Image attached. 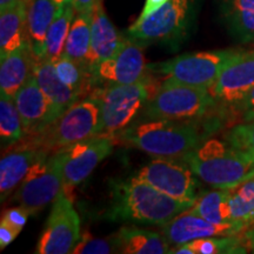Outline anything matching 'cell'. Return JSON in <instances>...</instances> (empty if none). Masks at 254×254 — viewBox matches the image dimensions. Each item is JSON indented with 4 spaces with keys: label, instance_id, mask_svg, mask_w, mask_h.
<instances>
[{
    "label": "cell",
    "instance_id": "6da1fadb",
    "mask_svg": "<svg viewBox=\"0 0 254 254\" xmlns=\"http://www.w3.org/2000/svg\"><path fill=\"white\" fill-rule=\"evenodd\" d=\"M192 206L171 198L136 176L111 183V220L164 226Z\"/></svg>",
    "mask_w": 254,
    "mask_h": 254
},
{
    "label": "cell",
    "instance_id": "7a4b0ae2",
    "mask_svg": "<svg viewBox=\"0 0 254 254\" xmlns=\"http://www.w3.org/2000/svg\"><path fill=\"white\" fill-rule=\"evenodd\" d=\"M116 136L126 146L154 158H182L204 141L195 120H138Z\"/></svg>",
    "mask_w": 254,
    "mask_h": 254
},
{
    "label": "cell",
    "instance_id": "3957f363",
    "mask_svg": "<svg viewBox=\"0 0 254 254\" xmlns=\"http://www.w3.org/2000/svg\"><path fill=\"white\" fill-rule=\"evenodd\" d=\"M180 159L213 189H232L254 177V155L219 139H208Z\"/></svg>",
    "mask_w": 254,
    "mask_h": 254
},
{
    "label": "cell",
    "instance_id": "277c9868",
    "mask_svg": "<svg viewBox=\"0 0 254 254\" xmlns=\"http://www.w3.org/2000/svg\"><path fill=\"white\" fill-rule=\"evenodd\" d=\"M151 73L141 80L126 85H113L94 88L100 104V123L98 135L116 136L131 125L141 112L159 85Z\"/></svg>",
    "mask_w": 254,
    "mask_h": 254
},
{
    "label": "cell",
    "instance_id": "5b68a950",
    "mask_svg": "<svg viewBox=\"0 0 254 254\" xmlns=\"http://www.w3.org/2000/svg\"><path fill=\"white\" fill-rule=\"evenodd\" d=\"M215 105L217 100L206 88L165 79L146 103L139 120H196L206 116Z\"/></svg>",
    "mask_w": 254,
    "mask_h": 254
},
{
    "label": "cell",
    "instance_id": "8992f818",
    "mask_svg": "<svg viewBox=\"0 0 254 254\" xmlns=\"http://www.w3.org/2000/svg\"><path fill=\"white\" fill-rule=\"evenodd\" d=\"M100 123V104L93 92L79 100L40 133L25 147H40L50 152L62 150L91 136L98 135Z\"/></svg>",
    "mask_w": 254,
    "mask_h": 254
},
{
    "label": "cell",
    "instance_id": "52a82bcc",
    "mask_svg": "<svg viewBox=\"0 0 254 254\" xmlns=\"http://www.w3.org/2000/svg\"><path fill=\"white\" fill-rule=\"evenodd\" d=\"M240 51L228 49L185 53L167 62L147 64V71L151 74L164 75L166 80L209 90Z\"/></svg>",
    "mask_w": 254,
    "mask_h": 254
},
{
    "label": "cell",
    "instance_id": "ba28073f",
    "mask_svg": "<svg viewBox=\"0 0 254 254\" xmlns=\"http://www.w3.org/2000/svg\"><path fill=\"white\" fill-rule=\"evenodd\" d=\"M195 5V0H168L144 20H135L127 30V38L142 49L152 44L174 45L189 33Z\"/></svg>",
    "mask_w": 254,
    "mask_h": 254
},
{
    "label": "cell",
    "instance_id": "9c48e42d",
    "mask_svg": "<svg viewBox=\"0 0 254 254\" xmlns=\"http://www.w3.org/2000/svg\"><path fill=\"white\" fill-rule=\"evenodd\" d=\"M63 152H50L37 161L20 184L15 200L28 214H36L63 190Z\"/></svg>",
    "mask_w": 254,
    "mask_h": 254
},
{
    "label": "cell",
    "instance_id": "30bf717a",
    "mask_svg": "<svg viewBox=\"0 0 254 254\" xmlns=\"http://www.w3.org/2000/svg\"><path fill=\"white\" fill-rule=\"evenodd\" d=\"M136 177L160 192L194 205L199 194V178L180 158H155Z\"/></svg>",
    "mask_w": 254,
    "mask_h": 254
},
{
    "label": "cell",
    "instance_id": "8fae6325",
    "mask_svg": "<svg viewBox=\"0 0 254 254\" xmlns=\"http://www.w3.org/2000/svg\"><path fill=\"white\" fill-rule=\"evenodd\" d=\"M80 238V218L69 196L62 190L53 201L51 213L37 244L36 253H71Z\"/></svg>",
    "mask_w": 254,
    "mask_h": 254
},
{
    "label": "cell",
    "instance_id": "7c38bea8",
    "mask_svg": "<svg viewBox=\"0 0 254 254\" xmlns=\"http://www.w3.org/2000/svg\"><path fill=\"white\" fill-rule=\"evenodd\" d=\"M113 136L94 135L67 147L63 152V190L69 196L78 185L90 177L94 168L112 153Z\"/></svg>",
    "mask_w": 254,
    "mask_h": 254
},
{
    "label": "cell",
    "instance_id": "4fadbf2b",
    "mask_svg": "<svg viewBox=\"0 0 254 254\" xmlns=\"http://www.w3.org/2000/svg\"><path fill=\"white\" fill-rule=\"evenodd\" d=\"M148 74L142 47L128 38H124L122 46L110 59L98 66L92 74L94 87L133 84Z\"/></svg>",
    "mask_w": 254,
    "mask_h": 254
},
{
    "label": "cell",
    "instance_id": "5bb4252c",
    "mask_svg": "<svg viewBox=\"0 0 254 254\" xmlns=\"http://www.w3.org/2000/svg\"><path fill=\"white\" fill-rule=\"evenodd\" d=\"M254 87V51H240L222 69L209 92L217 103H239Z\"/></svg>",
    "mask_w": 254,
    "mask_h": 254
},
{
    "label": "cell",
    "instance_id": "9a60e30c",
    "mask_svg": "<svg viewBox=\"0 0 254 254\" xmlns=\"http://www.w3.org/2000/svg\"><path fill=\"white\" fill-rule=\"evenodd\" d=\"M161 233L171 246H179L196 239L239 234L233 224H213L187 209L161 226Z\"/></svg>",
    "mask_w": 254,
    "mask_h": 254
},
{
    "label": "cell",
    "instance_id": "2e32d148",
    "mask_svg": "<svg viewBox=\"0 0 254 254\" xmlns=\"http://www.w3.org/2000/svg\"><path fill=\"white\" fill-rule=\"evenodd\" d=\"M13 99L26 134H37L49 126L51 106L33 72Z\"/></svg>",
    "mask_w": 254,
    "mask_h": 254
},
{
    "label": "cell",
    "instance_id": "e0dca14e",
    "mask_svg": "<svg viewBox=\"0 0 254 254\" xmlns=\"http://www.w3.org/2000/svg\"><path fill=\"white\" fill-rule=\"evenodd\" d=\"M33 73L38 84L49 99L51 111L49 117V126L56 122L59 117L72 107L81 97L65 82H63L57 74L56 67L52 62L45 59H37L33 66Z\"/></svg>",
    "mask_w": 254,
    "mask_h": 254
},
{
    "label": "cell",
    "instance_id": "ac0fdd59",
    "mask_svg": "<svg viewBox=\"0 0 254 254\" xmlns=\"http://www.w3.org/2000/svg\"><path fill=\"white\" fill-rule=\"evenodd\" d=\"M123 40L124 37L105 13L103 0H98L92 14L91 49L87 56V66L92 74L101 63L116 55Z\"/></svg>",
    "mask_w": 254,
    "mask_h": 254
},
{
    "label": "cell",
    "instance_id": "d6986e66",
    "mask_svg": "<svg viewBox=\"0 0 254 254\" xmlns=\"http://www.w3.org/2000/svg\"><path fill=\"white\" fill-rule=\"evenodd\" d=\"M50 151L40 147H17L0 161V196L5 201L24 180L30 168Z\"/></svg>",
    "mask_w": 254,
    "mask_h": 254
},
{
    "label": "cell",
    "instance_id": "ffe728a7",
    "mask_svg": "<svg viewBox=\"0 0 254 254\" xmlns=\"http://www.w3.org/2000/svg\"><path fill=\"white\" fill-rule=\"evenodd\" d=\"M221 21L237 41H254V0H217Z\"/></svg>",
    "mask_w": 254,
    "mask_h": 254
},
{
    "label": "cell",
    "instance_id": "44dd1931",
    "mask_svg": "<svg viewBox=\"0 0 254 254\" xmlns=\"http://www.w3.org/2000/svg\"><path fill=\"white\" fill-rule=\"evenodd\" d=\"M34 63L36 56L30 43L2 58L0 63V93L14 98L33 72Z\"/></svg>",
    "mask_w": 254,
    "mask_h": 254
},
{
    "label": "cell",
    "instance_id": "7402d4cb",
    "mask_svg": "<svg viewBox=\"0 0 254 254\" xmlns=\"http://www.w3.org/2000/svg\"><path fill=\"white\" fill-rule=\"evenodd\" d=\"M26 43H30L27 34V0H20L0 13V59Z\"/></svg>",
    "mask_w": 254,
    "mask_h": 254
},
{
    "label": "cell",
    "instance_id": "603a6c76",
    "mask_svg": "<svg viewBox=\"0 0 254 254\" xmlns=\"http://www.w3.org/2000/svg\"><path fill=\"white\" fill-rule=\"evenodd\" d=\"M57 13L53 0H27V34L37 59L45 56L46 37Z\"/></svg>",
    "mask_w": 254,
    "mask_h": 254
},
{
    "label": "cell",
    "instance_id": "cb8c5ba5",
    "mask_svg": "<svg viewBox=\"0 0 254 254\" xmlns=\"http://www.w3.org/2000/svg\"><path fill=\"white\" fill-rule=\"evenodd\" d=\"M120 253L125 254H164L170 253L171 245L163 233L142 230L134 226H125L118 232Z\"/></svg>",
    "mask_w": 254,
    "mask_h": 254
},
{
    "label": "cell",
    "instance_id": "d4e9b609",
    "mask_svg": "<svg viewBox=\"0 0 254 254\" xmlns=\"http://www.w3.org/2000/svg\"><path fill=\"white\" fill-rule=\"evenodd\" d=\"M231 222L243 232L254 225V177L228 189Z\"/></svg>",
    "mask_w": 254,
    "mask_h": 254
},
{
    "label": "cell",
    "instance_id": "484cf974",
    "mask_svg": "<svg viewBox=\"0 0 254 254\" xmlns=\"http://www.w3.org/2000/svg\"><path fill=\"white\" fill-rule=\"evenodd\" d=\"M75 13L77 12H75L73 0H69L62 7L57 8L56 17L47 32L45 56L43 59L53 63L64 55L66 40H67L69 28H71Z\"/></svg>",
    "mask_w": 254,
    "mask_h": 254
},
{
    "label": "cell",
    "instance_id": "4316f807",
    "mask_svg": "<svg viewBox=\"0 0 254 254\" xmlns=\"http://www.w3.org/2000/svg\"><path fill=\"white\" fill-rule=\"evenodd\" d=\"M92 14L93 12L75 13L64 50V55L86 66L87 56L91 49Z\"/></svg>",
    "mask_w": 254,
    "mask_h": 254
},
{
    "label": "cell",
    "instance_id": "83f0119b",
    "mask_svg": "<svg viewBox=\"0 0 254 254\" xmlns=\"http://www.w3.org/2000/svg\"><path fill=\"white\" fill-rule=\"evenodd\" d=\"M190 211L213 224H232L228 190L215 189L200 195Z\"/></svg>",
    "mask_w": 254,
    "mask_h": 254
},
{
    "label": "cell",
    "instance_id": "f1b7e54d",
    "mask_svg": "<svg viewBox=\"0 0 254 254\" xmlns=\"http://www.w3.org/2000/svg\"><path fill=\"white\" fill-rule=\"evenodd\" d=\"M57 74L68 87L82 98L88 94L94 87L93 78L90 68L84 64L73 60L66 55L60 56L56 62H53Z\"/></svg>",
    "mask_w": 254,
    "mask_h": 254
},
{
    "label": "cell",
    "instance_id": "f546056e",
    "mask_svg": "<svg viewBox=\"0 0 254 254\" xmlns=\"http://www.w3.org/2000/svg\"><path fill=\"white\" fill-rule=\"evenodd\" d=\"M241 239L236 236L211 237L196 239L170 250L174 254H220V253H244Z\"/></svg>",
    "mask_w": 254,
    "mask_h": 254
},
{
    "label": "cell",
    "instance_id": "4dcf8cb0",
    "mask_svg": "<svg viewBox=\"0 0 254 254\" xmlns=\"http://www.w3.org/2000/svg\"><path fill=\"white\" fill-rule=\"evenodd\" d=\"M26 135L14 99L0 93V138L2 146L15 145Z\"/></svg>",
    "mask_w": 254,
    "mask_h": 254
},
{
    "label": "cell",
    "instance_id": "1f68e13d",
    "mask_svg": "<svg viewBox=\"0 0 254 254\" xmlns=\"http://www.w3.org/2000/svg\"><path fill=\"white\" fill-rule=\"evenodd\" d=\"M122 246L118 234H114L110 238H93L88 234H84L78 241L73 254H107V253H120Z\"/></svg>",
    "mask_w": 254,
    "mask_h": 254
},
{
    "label": "cell",
    "instance_id": "d6a6232c",
    "mask_svg": "<svg viewBox=\"0 0 254 254\" xmlns=\"http://www.w3.org/2000/svg\"><path fill=\"white\" fill-rule=\"evenodd\" d=\"M224 140L237 150L254 155V120L232 126L225 133Z\"/></svg>",
    "mask_w": 254,
    "mask_h": 254
},
{
    "label": "cell",
    "instance_id": "836d02e7",
    "mask_svg": "<svg viewBox=\"0 0 254 254\" xmlns=\"http://www.w3.org/2000/svg\"><path fill=\"white\" fill-rule=\"evenodd\" d=\"M28 212L21 206H17V207H12L5 211L1 215V220L7 222L12 227H14L18 232H21L25 225H26Z\"/></svg>",
    "mask_w": 254,
    "mask_h": 254
},
{
    "label": "cell",
    "instance_id": "e575fe53",
    "mask_svg": "<svg viewBox=\"0 0 254 254\" xmlns=\"http://www.w3.org/2000/svg\"><path fill=\"white\" fill-rule=\"evenodd\" d=\"M232 107L240 117V123L254 120V87L243 100Z\"/></svg>",
    "mask_w": 254,
    "mask_h": 254
},
{
    "label": "cell",
    "instance_id": "d590c367",
    "mask_svg": "<svg viewBox=\"0 0 254 254\" xmlns=\"http://www.w3.org/2000/svg\"><path fill=\"white\" fill-rule=\"evenodd\" d=\"M19 233L20 232H18L14 227L1 220L0 222V249L5 250V247H7Z\"/></svg>",
    "mask_w": 254,
    "mask_h": 254
},
{
    "label": "cell",
    "instance_id": "8d00e7d4",
    "mask_svg": "<svg viewBox=\"0 0 254 254\" xmlns=\"http://www.w3.org/2000/svg\"><path fill=\"white\" fill-rule=\"evenodd\" d=\"M168 0H145V5L142 7V11L139 18L136 19V21L144 20L145 18H147L148 15L154 13L155 11H158L159 8L163 7V6L166 4Z\"/></svg>",
    "mask_w": 254,
    "mask_h": 254
},
{
    "label": "cell",
    "instance_id": "74e56055",
    "mask_svg": "<svg viewBox=\"0 0 254 254\" xmlns=\"http://www.w3.org/2000/svg\"><path fill=\"white\" fill-rule=\"evenodd\" d=\"M97 1L98 0H73V4L75 12L80 13V12H93Z\"/></svg>",
    "mask_w": 254,
    "mask_h": 254
},
{
    "label": "cell",
    "instance_id": "f35d334b",
    "mask_svg": "<svg viewBox=\"0 0 254 254\" xmlns=\"http://www.w3.org/2000/svg\"><path fill=\"white\" fill-rule=\"evenodd\" d=\"M18 1H20V0H0V11L8 8L9 6L17 4Z\"/></svg>",
    "mask_w": 254,
    "mask_h": 254
},
{
    "label": "cell",
    "instance_id": "ab89813d",
    "mask_svg": "<svg viewBox=\"0 0 254 254\" xmlns=\"http://www.w3.org/2000/svg\"><path fill=\"white\" fill-rule=\"evenodd\" d=\"M53 1H55L57 8H59V7H62L63 5H65L66 2H68L69 0H53Z\"/></svg>",
    "mask_w": 254,
    "mask_h": 254
}]
</instances>
